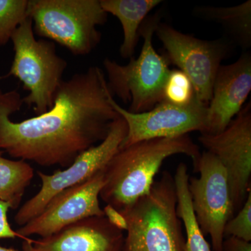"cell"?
<instances>
[{
    "mask_svg": "<svg viewBox=\"0 0 251 251\" xmlns=\"http://www.w3.org/2000/svg\"><path fill=\"white\" fill-rule=\"evenodd\" d=\"M28 16L34 34L85 56L101 38L97 29L108 20L100 0H29Z\"/></svg>",
    "mask_w": 251,
    "mask_h": 251,
    "instance_id": "cell-5",
    "label": "cell"
},
{
    "mask_svg": "<svg viewBox=\"0 0 251 251\" xmlns=\"http://www.w3.org/2000/svg\"><path fill=\"white\" fill-rule=\"evenodd\" d=\"M200 143L218 158L227 173L234 215L251 189V104L243 107L227 128L216 135L201 134Z\"/></svg>",
    "mask_w": 251,
    "mask_h": 251,
    "instance_id": "cell-10",
    "label": "cell"
},
{
    "mask_svg": "<svg viewBox=\"0 0 251 251\" xmlns=\"http://www.w3.org/2000/svg\"><path fill=\"white\" fill-rule=\"evenodd\" d=\"M128 133V126L120 115L112 124L106 138L98 145L81 153L70 166L52 175L39 171L41 181L39 192L19 208L14 217L20 227L36 217L46 207L51 199L68 188L82 184L99 172L121 148Z\"/></svg>",
    "mask_w": 251,
    "mask_h": 251,
    "instance_id": "cell-7",
    "label": "cell"
},
{
    "mask_svg": "<svg viewBox=\"0 0 251 251\" xmlns=\"http://www.w3.org/2000/svg\"><path fill=\"white\" fill-rule=\"evenodd\" d=\"M11 206L8 203L0 201V239H16L22 237L11 227L8 220V212Z\"/></svg>",
    "mask_w": 251,
    "mask_h": 251,
    "instance_id": "cell-22",
    "label": "cell"
},
{
    "mask_svg": "<svg viewBox=\"0 0 251 251\" xmlns=\"http://www.w3.org/2000/svg\"><path fill=\"white\" fill-rule=\"evenodd\" d=\"M103 184V170L85 182L56 195L41 213L16 231L24 241L31 236L46 238L82 220L104 216L99 202Z\"/></svg>",
    "mask_w": 251,
    "mask_h": 251,
    "instance_id": "cell-12",
    "label": "cell"
},
{
    "mask_svg": "<svg viewBox=\"0 0 251 251\" xmlns=\"http://www.w3.org/2000/svg\"><path fill=\"white\" fill-rule=\"evenodd\" d=\"M31 239H29L27 241H25L23 244V251H18L12 248H6L0 246V251H36L31 244Z\"/></svg>",
    "mask_w": 251,
    "mask_h": 251,
    "instance_id": "cell-25",
    "label": "cell"
},
{
    "mask_svg": "<svg viewBox=\"0 0 251 251\" xmlns=\"http://www.w3.org/2000/svg\"><path fill=\"white\" fill-rule=\"evenodd\" d=\"M29 0H0V48L11 41V36L28 16Z\"/></svg>",
    "mask_w": 251,
    "mask_h": 251,
    "instance_id": "cell-19",
    "label": "cell"
},
{
    "mask_svg": "<svg viewBox=\"0 0 251 251\" xmlns=\"http://www.w3.org/2000/svg\"><path fill=\"white\" fill-rule=\"evenodd\" d=\"M195 98L194 88L187 75L179 69L171 70L163 89V100L186 106L192 103Z\"/></svg>",
    "mask_w": 251,
    "mask_h": 251,
    "instance_id": "cell-20",
    "label": "cell"
},
{
    "mask_svg": "<svg viewBox=\"0 0 251 251\" xmlns=\"http://www.w3.org/2000/svg\"><path fill=\"white\" fill-rule=\"evenodd\" d=\"M155 34L163 44L169 64L176 66L187 75L192 82L195 97L208 106L216 74L230 52L229 43L222 39H198L161 22L157 25Z\"/></svg>",
    "mask_w": 251,
    "mask_h": 251,
    "instance_id": "cell-8",
    "label": "cell"
},
{
    "mask_svg": "<svg viewBox=\"0 0 251 251\" xmlns=\"http://www.w3.org/2000/svg\"><path fill=\"white\" fill-rule=\"evenodd\" d=\"M14 57L9 73L2 77H16L27 90L23 104L41 115L53 105L56 91L63 80L67 61L56 52L55 44L36 39L32 20L28 17L11 36Z\"/></svg>",
    "mask_w": 251,
    "mask_h": 251,
    "instance_id": "cell-6",
    "label": "cell"
},
{
    "mask_svg": "<svg viewBox=\"0 0 251 251\" xmlns=\"http://www.w3.org/2000/svg\"><path fill=\"white\" fill-rule=\"evenodd\" d=\"M223 251H251V244L236 237H226L223 243Z\"/></svg>",
    "mask_w": 251,
    "mask_h": 251,
    "instance_id": "cell-24",
    "label": "cell"
},
{
    "mask_svg": "<svg viewBox=\"0 0 251 251\" xmlns=\"http://www.w3.org/2000/svg\"><path fill=\"white\" fill-rule=\"evenodd\" d=\"M3 153L0 150V201L8 203L11 209H16L31 184L34 171L27 161L8 159Z\"/></svg>",
    "mask_w": 251,
    "mask_h": 251,
    "instance_id": "cell-18",
    "label": "cell"
},
{
    "mask_svg": "<svg viewBox=\"0 0 251 251\" xmlns=\"http://www.w3.org/2000/svg\"><path fill=\"white\" fill-rule=\"evenodd\" d=\"M251 90V54L245 52L236 62L219 67L208 104L204 134L224 131L243 108Z\"/></svg>",
    "mask_w": 251,
    "mask_h": 251,
    "instance_id": "cell-13",
    "label": "cell"
},
{
    "mask_svg": "<svg viewBox=\"0 0 251 251\" xmlns=\"http://www.w3.org/2000/svg\"><path fill=\"white\" fill-rule=\"evenodd\" d=\"M104 216L109 222L120 230L126 231L127 222L125 216L112 206L106 204L103 209Z\"/></svg>",
    "mask_w": 251,
    "mask_h": 251,
    "instance_id": "cell-23",
    "label": "cell"
},
{
    "mask_svg": "<svg viewBox=\"0 0 251 251\" xmlns=\"http://www.w3.org/2000/svg\"><path fill=\"white\" fill-rule=\"evenodd\" d=\"M193 16L221 25L227 35L244 50L251 46V1L230 6H197Z\"/></svg>",
    "mask_w": 251,
    "mask_h": 251,
    "instance_id": "cell-16",
    "label": "cell"
},
{
    "mask_svg": "<svg viewBox=\"0 0 251 251\" xmlns=\"http://www.w3.org/2000/svg\"><path fill=\"white\" fill-rule=\"evenodd\" d=\"M105 73L90 67L63 80L48 111L21 122L10 119L23 105L16 90H0V150L42 167L72 165L108 134L119 117Z\"/></svg>",
    "mask_w": 251,
    "mask_h": 251,
    "instance_id": "cell-1",
    "label": "cell"
},
{
    "mask_svg": "<svg viewBox=\"0 0 251 251\" xmlns=\"http://www.w3.org/2000/svg\"><path fill=\"white\" fill-rule=\"evenodd\" d=\"M161 2V0H100L102 9L121 23L124 39L120 52L123 58L133 57L140 37V26L148 14Z\"/></svg>",
    "mask_w": 251,
    "mask_h": 251,
    "instance_id": "cell-15",
    "label": "cell"
},
{
    "mask_svg": "<svg viewBox=\"0 0 251 251\" xmlns=\"http://www.w3.org/2000/svg\"><path fill=\"white\" fill-rule=\"evenodd\" d=\"M124 232L105 216L78 221L49 237L31 240L36 251H122Z\"/></svg>",
    "mask_w": 251,
    "mask_h": 251,
    "instance_id": "cell-14",
    "label": "cell"
},
{
    "mask_svg": "<svg viewBox=\"0 0 251 251\" xmlns=\"http://www.w3.org/2000/svg\"><path fill=\"white\" fill-rule=\"evenodd\" d=\"M184 154L196 166L201 153L189 135L143 140L120 148L103 169L99 198L122 213L148 194L163 161Z\"/></svg>",
    "mask_w": 251,
    "mask_h": 251,
    "instance_id": "cell-2",
    "label": "cell"
},
{
    "mask_svg": "<svg viewBox=\"0 0 251 251\" xmlns=\"http://www.w3.org/2000/svg\"><path fill=\"white\" fill-rule=\"evenodd\" d=\"M176 204L174 177L164 171L148 194L121 213L127 222L122 251H185Z\"/></svg>",
    "mask_w": 251,
    "mask_h": 251,
    "instance_id": "cell-3",
    "label": "cell"
},
{
    "mask_svg": "<svg viewBox=\"0 0 251 251\" xmlns=\"http://www.w3.org/2000/svg\"><path fill=\"white\" fill-rule=\"evenodd\" d=\"M112 107L125 119L128 133L121 148L143 140L171 138L193 131L206 133L207 106L195 98L192 103L179 106L162 100L148 112L132 113L110 99Z\"/></svg>",
    "mask_w": 251,
    "mask_h": 251,
    "instance_id": "cell-11",
    "label": "cell"
},
{
    "mask_svg": "<svg viewBox=\"0 0 251 251\" xmlns=\"http://www.w3.org/2000/svg\"><path fill=\"white\" fill-rule=\"evenodd\" d=\"M160 22V12L143 21L139 30L143 46L136 59L132 57L126 65L109 58L103 61L109 90L113 97L117 96L129 105L126 110L132 113L148 112L163 100V89L171 69L165 56L158 54L153 46V34Z\"/></svg>",
    "mask_w": 251,
    "mask_h": 251,
    "instance_id": "cell-4",
    "label": "cell"
},
{
    "mask_svg": "<svg viewBox=\"0 0 251 251\" xmlns=\"http://www.w3.org/2000/svg\"><path fill=\"white\" fill-rule=\"evenodd\" d=\"M189 177L188 191L195 217L203 234L210 236L213 251H223L224 228L234 216L227 173L221 162L208 151L201 153Z\"/></svg>",
    "mask_w": 251,
    "mask_h": 251,
    "instance_id": "cell-9",
    "label": "cell"
},
{
    "mask_svg": "<svg viewBox=\"0 0 251 251\" xmlns=\"http://www.w3.org/2000/svg\"><path fill=\"white\" fill-rule=\"evenodd\" d=\"M173 177L177 201L176 211L186 234L185 251H211L210 245L204 238L195 217L188 191L190 176L187 166L184 163L178 165Z\"/></svg>",
    "mask_w": 251,
    "mask_h": 251,
    "instance_id": "cell-17",
    "label": "cell"
},
{
    "mask_svg": "<svg viewBox=\"0 0 251 251\" xmlns=\"http://www.w3.org/2000/svg\"><path fill=\"white\" fill-rule=\"evenodd\" d=\"M229 237L248 242L251 241V189L240 210L225 226L224 237Z\"/></svg>",
    "mask_w": 251,
    "mask_h": 251,
    "instance_id": "cell-21",
    "label": "cell"
}]
</instances>
